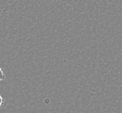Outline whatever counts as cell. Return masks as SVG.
Instances as JSON below:
<instances>
[{
    "label": "cell",
    "instance_id": "cell-1",
    "mask_svg": "<svg viewBox=\"0 0 122 113\" xmlns=\"http://www.w3.org/2000/svg\"><path fill=\"white\" fill-rule=\"evenodd\" d=\"M5 79V73H4V71H3V70L1 69V67H0V81H3Z\"/></svg>",
    "mask_w": 122,
    "mask_h": 113
},
{
    "label": "cell",
    "instance_id": "cell-2",
    "mask_svg": "<svg viewBox=\"0 0 122 113\" xmlns=\"http://www.w3.org/2000/svg\"><path fill=\"white\" fill-rule=\"evenodd\" d=\"M3 103H4V99H3L2 96L0 95V107H1V106H2Z\"/></svg>",
    "mask_w": 122,
    "mask_h": 113
}]
</instances>
